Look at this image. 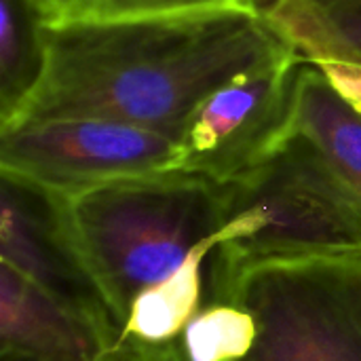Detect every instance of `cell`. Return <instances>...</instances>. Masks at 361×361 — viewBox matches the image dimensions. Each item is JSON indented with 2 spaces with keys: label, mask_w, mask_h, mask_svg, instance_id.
<instances>
[{
  "label": "cell",
  "mask_w": 361,
  "mask_h": 361,
  "mask_svg": "<svg viewBox=\"0 0 361 361\" xmlns=\"http://www.w3.org/2000/svg\"><path fill=\"white\" fill-rule=\"evenodd\" d=\"M258 326L239 302L207 298L173 343L178 361H243L254 349Z\"/></svg>",
  "instance_id": "obj_12"
},
{
  "label": "cell",
  "mask_w": 361,
  "mask_h": 361,
  "mask_svg": "<svg viewBox=\"0 0 361 361\" xmlns=\"http://www.w3.org/2000/svg\"><path fill=\"white\" fill-rule=\"evenodd\" d=\"M0 264L118 341L121 326L72 247L55 195L4 173H0Z\"/></svg>",
  "instance_id": "obj_7"
},
{
  "label": "cell",
  "mask_w": 361,
  "mask_h": 361,
  "mask_svg": "<svg viewBox=\"0 0 361 361\" xmlns=\"http://www.w3.org/2000/svg\"><path fill=\"white\" fill-rule=\"evenodd\" d=\"M294 135L311 142L361 195V112L311 59L298 72Z\"/></svg>",
  "instance_id": "obj_9"
},
{
  "label": "cell",
  "mask_w": 361,
  "mask_h": 361,
  "mask_svg": "<svg viewBox=\"0 0 361 361\" xmlns=\"http://www.w3.org/2000/svg\"><path fill=\"white\" fill-rule=\"evenodd\" d=\"M330 82L361 112V66L345 61H315Z\"/></svg>",
  "instance_id": "obj_15"
},
{
  "label": "cell",
  "mask_w": 361,
  "mask_h": 361,
  "mask_svg": "<svg viewBox=\"0 0 361 361\" xmlns=\"http://www.w3.org/2000/svg\"><path fill=\"white\" fill-rule=\"evenodd\" d=\"M262 11L307 59L361 66V0L330 6L307 0H271Z\"/></svg>",
  "instance_id": "obj_11"
},
{
  "label": "cell",
  "mask_w": 361,
  "mask_h": 361,
  "mask_svg": "<svg viewBox=\"0 0 361 361\" xmlns=\"http://www.w3.org/2000/svg\"><path fill=\"white\" fill-rule=\"evenodd\" d=\"M305 55L296 49L243 70L188 116L169 171L218 184L237 180L294 135V104Z\"/></svg>",
  "instance_id": "obj_5"
},
{
  "label": "cell",
  "mask_w": 361,
  "mask_h": 361,
  "mask_svg": "<svg viewBox=\"0 0 361 361\" xmlns=\"http://www.w3.org/2000/svg\"><path fill=\"white\" fill-rule=\"evenodd\" d=\"M216 247V237L207 239L169 277L144 290L131 302L118 338L144 347L173 345L207 298L205 269Z\"/></svg>",
  "instance_id": "obj_10"
},
{
  "label": "cell",
  "mask_w": 361,
  "mask_h": 361,
  "mask_svg": "<svg viewBox=\"0 0 361 361\" xmlns=\"http://www.w3.org/2000/svg\"><path fill=\"white\" fill-rule=\"evenodd\" d=\"M36 85L0 129L87 116L178 135L222 82L294 47L260 6L40 23Z\"/></svg>",
  "instance_id": "obj_1"
},
{
  "label": "cell",
  "mask_w": 361,
  "mask_h": 361,
  "mask_svg": "<svg viewBox=\"0 0 361 361\" xmlns=\"http://www.w3.org/2000/svg\"><path fill=\"white\" fill-rule=\"evenodd\" d=\"M311 4H317V6H330V4H338V2H347V0H307Z\"/></svg>",
  "instance_id": "obj_17"
},
{
  "label": "cell",
  "mask_w": 361,
  "mask_h": 361,
  "mask_svg": "<svg viewBox=\"0 0 361 361\" xmlns=\"http://www.w3.org/2000/svg\"><path fill=\"white\" fill-rule=\"evenodd\" d=\"M42 68L40 21L23 0H0V121L27 97Z\"/></svg>",
  "instance_id": "obj_13"
},
{
  "label": "cell",
  "mask_w": 361,
  "mask_h": 361,
  "mask_svg": "<svg viewBox=\"0 0 361 361\" xmlns=\"http://www.w3.org/2000/svg\"><path fill=\"white\" fill-rule=\"evenodd\" d=\"M102 361H178L173 345L167 347H144L125 341H116Z\"/></svg>",
  "instance_id": "obj_16"
},
{
  "label": "cell",
  "mask_w": 361,
  "mask_h": 361,
  "mask_svg": "<svg viewBox=\"0 0 361 361\" xmlns=\"http://www.w3.org/2000/svg\"><path fill=\"white\" fill-rule=\"evenodd\" d=\"M207 298L239 302L254 315L258 336L243 361H361V256L207 273Z\"/></svg>",
  "instance_id": "obj_4"
},
{
  "label": "cell",
  "mask_w": 361,
  "mask_h": 361,
  "mask_svg": "<svg viewBox=\"0 0 361 361\" xmlns=\"http://www.w3.org/2000/svg\"><path fill=\"white\" fill-rule=\"evenodd\" d=\"M116 341L0 264V361H102Z\"/></svg>",
  "instance_id": "obj_8"
},
{
  "label": "cell",
  "mask_w": 361,
  "mask_h": 361,
  "mask_svg": "<svg viewBox=\"0 0 361 361\" xmlns=\"http://www.w3.org/2000/svg\"><path fill=\"white\" fill-rule=\"evenodd\" d=\"M222 190L224 220L209 273L273 260L361 256V195L300 135Z\"/></svg>",
  "instance_id": "obj_3"
},
{
  "label": "cell",
  "mask_w": 361,
  "mask_h": 361,
  "mask_svg": "<svg viewBox=\"0 0 361 361\" xmlns=\"http://www.w3.org/2000/svg\"><path fill=\"white\" fill-rule=\"evenodd\" d=\"M176 140L106 118H40L0 129V173L55 195L169 171Z\"/></svg>",
  "instance_id": "obj_6"
},
{
  "label": "cell",
  "mask_w": 361,
  "mask_h": 361,
  "mask_svg": "<svg viewBox=\"0 0 361 361\" xmlns=\"http://www.w3.org/2000/svg\"><path fill=\"white\" fill-rule=\"evenodd\" d=\"M55 199L72 247L121 328L131 302L214 239L224 220L222 184L184 171L123 178Z\"/></svg>",
  "instance_id": "obj_2"
},
{
  "label": "cell",
  "mask_w": 361,
  "mask_h": 361,
  "mask_svg": "<svg viewBox=\"0 0 361 361\" xmlns=\"http://www.w3.org/2000/svg\"><path fill=\"white\" fill-rule=\"evenodd\" d=\"M42 25L184 13L218 6H260L258 0H23ZM262 8V6H260Z\"/></svg>",
  "instance_id": "obj_14"
},
{
  "label": "cell",
  "mask_w": 361,
  "mask_h": 361,
  "mask_svg": "<svg viewBox=\"0 0 361 361\" xmlns=\"http://www.w3.org/2000/svg\"><path fill=\"white\" fill-rule=\"evenodd\" d=\"M258 2H260V6H264V4H269L271 0H258Z\"/></svg>",
  "instance_id": "obj_18"
}]
</instances>
